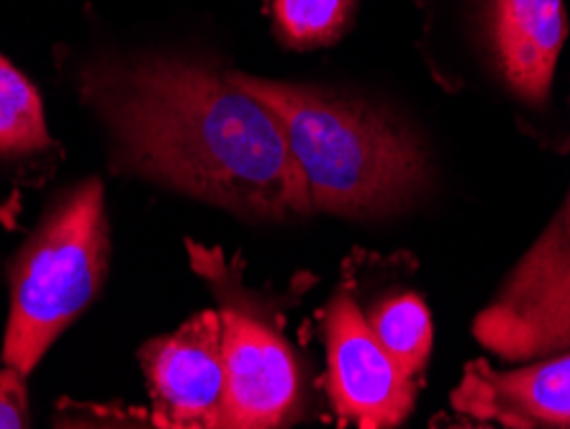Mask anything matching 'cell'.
Returning a JSON list of instances; mask_svg holds the SVG:
<instances>
[{
    "instance_id": "obj_11",
    "label": "cell",
    "mask_w": 570,
    "mask_h": 429,
    "mask_svg": "<svg viewBox=\"0 0 570 429\" xmlns=\"http://www.w3.org/2000/svg\"><path fill=\"white\" fill-rule=\"evenodd\" d=\"M365 322L401 370L419 381L432 355V314L414 291L385 293L363 311Z\"/></svg>"
},
{
    "instance_id": "obj_10",
    "label": "cell",
    "mask_w": 570,
    "mask_h": 429,
    "mask_svg": "<svg viewBox=\"0 0 570 429\" xmlns=\"http://www.w3.org/2000/svg\"><path fill=\"white\" fill-rule=\"evenodd\" d=\"M60 159L41 92L0 52V183L41 185Z\"/></svg>"
},
{
    "instance_id": "obj_6",
    "label": "cell",
    "mask_w": 570,
    "mask_h": 429,
    "mask_svg": "<svg viewBox=\"0 0 570 429\" xmlns=\"http://www.w3.org/2000/svg\"><path fill=\"white\" fill-rule=\"evenodd\" d=\"M326 393L342 425L399 427L414 411L419 381L406 376L365 322L350 291H337L322 316Z\"/></svg>"
},
{
    "instance_id": "obj_13",
    "label": "cell",
    "mask_w": 570,
    "mask_h": 429,
    "mask_svg": "<svg viewBox=\"0 0 570 429\" xmlns=\"http://www.w3.org/2000/svg\"><path fill=\"white\" fill-rule=\"evenodd\" d=\"M27 376L11 365H0V429L29 427Z\"/></svg>"
},
{
    "instance_id": "obj_8",
    "label": "cell",
    "mask_w": 570,
    "mask_h": 429,
    "mask_svg": "<svg viewBox=\"0 0 570 429\" xmlns=\"http://www.w3.org/2000/svg\"><path fill=\"white\" fill-rule=\"evenodd\" d=\"M460 417L511 429H570V348L497 368L473 360L450 393Z\"/></svg>"
},
{
    "instance_id": "obj_2",
    "label": "cell",
    "mask_w": 570,
    "mask_h": 429,
    "mask_svg": "<svg viewBox=\"0 0 570 429\" xmlns=\"http://www.w3.org/2000/svg\"><path fill=\"white\" fill-rule=\"evenodd\" d=\"M229 72L278 119L314 214L373 222L409 212L430 191L424 142L393 114L330 88Z\"/></svg>"
},
{
    "instance_id": "obj_4",
    "label": "cell",
    "mask_w": 570,
    "mask_h": 429,
    "mask_svg": "<svg viewBox=\"0 0 570 429\" xmlns=\"http://www.w3.org/2000/svg\"><path fill=\"white\" fill-rule=\"evenodd\" d=\"M190 267L216 299L226 363L224 429H275L312 409V383L278 306L245 283L242 260L186 242Z\"/></svg>"
},
{
    "instance_id": "obj_1",
    "label": "cell",
    "mask_w": 570,
    "mask_h": 429,
    "mask_svg": "<svg viewBox=\"0 0 570 429\" xmlns=\"http://www.w3.org/2000/svg\"><path fill=\"white\" fill-rule=\"evenodd\" d=\"M116 173L137 175L249 222L312 216L275 114L204 57L134 55L82 67Z\"/></svg>"
},
{
    "instance_id": "obj_7",
    "label": "cell",
    "mask_w": 570,
    "mask_h": 429,
    "mask_svg": "<svg viewBox=\"0 0 570 429\" xmlns=\"http://www.w3.org/2000/svg\"><path fill=\"white\" fill-rule=\"evenodd\" d=\"M153 397V425L167 429H224L226 363L222 319L198 311L186 324L139 350Z\"/></svg>"
},
{
    "instance_id": "obj_3",
    "label": "cell",
    "mask_w": 570,
    "mask_h": 429,
    "mask_svg": "<svg viewBox=\"0 0 570 429\" xmlns=\"http://www.w3.org/2000/svg\"><path fill=\"white\" fill-rule=\"evenodd\" d=\"M108 275L104 181L57 196L6 265L8 324L0 363L29 376L55 340L86 311Z\"/></svg>"
},
{
    "instance_id": "obj_12",
    "label": "cell",
    "mask_w": 570,
    "mask_h": 429,
    "mask_svg": "<svg viewBox=\"0 0 570 429\" xmlns=\"http://www.w3.org/2000/svg\"><path fill=\"white\" fill-rule=\"evenodd\" d=\"M265 6L283 45L306 52L345 37L357 0H265Z\"/></svg>"
},
{
    "instance_id": "obj_5",
    "label": "cell",
    "mask_w": 570,
    "mask_h": 429,
    "mask_svg": "<svg viewBox=\"0 0 570 429\" xmlns=\"http://www.w3.org/2000/svg\"><path fill=\"white\" fill-rule=\"evenodd\" d=\"M473 338L507 363L570 348V183L538 242L475 316Z\"/></svg>"
},
{
    "instance_id": "obj_14",
    "label": "cell",
    "mask_w": 570,
    "mask_h": 429,
    "mask_svg": "<svg viewBox=\"0 0 570 429\" xmlns=\"http://www.w3.org/2000/svg\"><path fill=\"white\" fill-rule=\"evenodd\" d=\"M19 216H21V198L19 193L11 191L8 196L0 198V226H6V230H16Z\"/></svg>"
},
{
    "instance_id": "obj_9",
    "label": "cell",
    "mask_w": 570,
    "mask_h": 429,
    "mask_svg": "<svg viewBox=\"0 0 570 429\" xmlns=\"http://www.w3.org/2000/svg\"><path fill=\"white\" fill-rule=\"evenodd\" d=\"M483 37L504 86L527 106H548L568 37L563 0H485Z\"/></svg>"
}]
</instances>
